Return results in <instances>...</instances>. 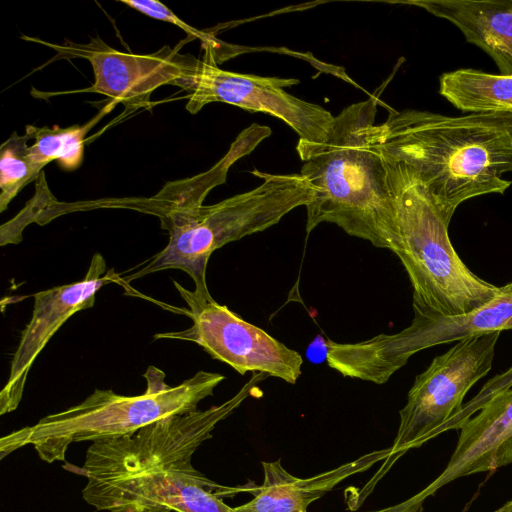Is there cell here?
Instances as JSON below:
<instances>
[{
	"label": "cell",
	"instance_id": "cell-1",
	"mask_svg": "<svg viewBox=\"0 0 512 512\" xmlns=\"http://www.w3.org/2000/svg\"><path fill=\"white\" fill-rule=\"evenodd\" d=\"M384 158L407 165L440 212L451 221L458 206L477 196L503 194L512 184V112L463 116L390 109L373 128Z\"/></svg>",
	"mask_w": 512,
	"mask_h": 512
},
{
	"label": "cell",
	"instance_id": "cell-2",
	"mask_svg": "<svg viewBox=\"0 0 512 512\" xmlns=\"http://www.w3.org/2000/svg\"><path fill=\"white\" fill-rule=\"evenodd\" d=\"M251 173L262 179L260 185L212 205L165 188L150 198L146 212L160 219L161 228L168 232V243L148 260L119 273L124 288L133 280L174 269L192 279L194 290L188 293L194 300H214L206 282L211 254L274 226L313 198V187L300 173L272 174L256 169Z\"/></svg>",
	"mask_w": 512,
	"mask_h": 512
},
{
	"label": "cell",
	"instance_id": "cell-3",
	"mask_svg": "<svg viewBox=\"0 0 512 512\" xmlns=\"http://www.w3.org/2000/svg\"><path fill=\"white\" fill-rule=\"evenodd\" d=\"M378 103L372 95L344 108L323 142L298 140L300 174L313 187L307 233L327 222L388 249L394 209L385 160L373 141Z\"/></svg>",
	"mask_w": 512,
	"mask_h": 512
},
{
	"label": "cell",
	"instance_id": "cell-4",
	"mask_svg": "<svg viewBox=\"0 0 512 512\" xmlns=\"http://www.w3.org/2000/svg\"><path fill=\"white\" fill-rule=\"evenodd\" d=\"M384 158V157H383ZM394 221L388 249L400 259L413 288V311L442 316L476 310L506 288L473 273L454 249L448 220L415 173L384 158Z\"/></svg>",
	"mask_w": 512,
	"mask_h": 512
},
{
	"label": "cell",
	"instance_id": "cell-5",
	"mask_svg": "<svg viewBox=\"0 0 512 512\" xmlns=\"http://www.w3.org/2000/svg\"><path fill=\"white\" fill-rule=\"evenodd\" d=\"M143 377V394L120 395L96 388L81 403L49 414L32 426L23 427L1 439V458L26 445L48 462L65 460L76 442H99L136 433L161 419L193 412L225 379L219 373L198 371L176 386L165 382V373L150 365Z\"/></svg>",
	"mask_w": 512,
	"mask_h": 512
},
{
	"label": "cell",
	"instance_id": "cell-6",
	"mask_svg": "<svg viewBox=\"0 0 512 512\" xmlns=\"http://www.w3.org/2000/svg\"><path fill=\"white\" fill-rule=\"evenodd\" d=\"M413 312L411 324L395 334H380L357 343L327 340L328 365L345 377L383 384L419 351L493 331L510 330L512 282L486 305L461 315Z\"/></svg>",
	"mask_w": 512,
	"mask_h": 512
},
{
	"label": "cell",
	"instance_id": "cell-7",
	"mask_svg": "<svg viewBox=\"0 0 512 512\" xmlns=\"http://www.w3.org/2000/svg\"><path fill=\"white\" fill-rule=\"evenodd\" d=\"M500 333L456 342L416 376L399 411V427L381 471L388 470L408 450L446 432L447 424L462 410L468 391L491 370Z\"/></svg>",
	"mask_w": 512,
	"mask_h": 512
},
{
	"label": "cell",
	"instance_id": "cell-8",
	"mask_svg": "<svg viewBox=\"0 0 512 512\" xmlns=\"http://www.w3.org/2000/svg\"><path fill=\"white\" fill-rule=\"evenodd\" d=\"M193 450L95 481L83 499L108 512H237L222 499L232 489L207 478L192 465Z\"/></svg>",
	"mask_w": 512,
	"mask_h": 512
},
{
	"label": "cell",
	"instance_id": "cell-9",
	"mask_svg": "<svg viewBox=\"0 0 512 512\" xmlns=\"http://www.w3.org/2000/svg\"><path fill=\"white\" fill-rule=\"evenodd\" d=\"M296 78L265 77L223 70L210 61L195 59L179 84L187 91L186 110L191 114L212 102H223L249 112L272 115L290 126L299 140L320 143L334 122L331 112L307 102L285 88L299 84Z\"/></svg>",
	"mask_w": 512,
	"mask_h": 512
},
{
	"label": "cell",
	"instance_id": "cell-10",
	"mask_svg": "<svg viewBox=\"0 0 512 512\" xmlns=\"http://www.w3.org/2000/svg\"><path fill=\"white\" fill-rule=\"evenodd\" d=\"M188 305L183 313L192 325L178 332H163L155 339L194 342L213 359L222 361L239 374L264 373L294 384L301 375L302 356L273 338L261 328L243 320L227 306L215 300L199 302L174 281Z\"/></svg>",
	"mask_w": 512,
	"mask_h": 512
},
{
	"label": "cell",
	"instance_id": "cell-11",
	"mask_svg": "<svg viewBox=\"0 0 512 512\" xmlns=\"http://www.w3.org/2000/svg\"><path fill=\"white\" fill-rule=\"evenodd\" d=\"M39 43L42 40L27 38ZM188 39L187 41H190ZM181 41L171 48L166 45L155 53L132 54L118 51L99 37L86 44L67 41L63 45L44 43L57 52L58 58H84L91 63L94 83L79 92H95L121 103L128 110L149 108L152 93L163 85L179 86L188 74L195 57L179 53Z\"/></svg>",
	"mask_w": 512,
	"mask_h": 512
},
{
	"label": "cell",
	"instance_id": "cell-12",
	"mask_svg": "<svg viewBox=\"0 0 512 512\" xmlns=\"http://www.w3.org/2000/svg\"><path fill=\"white\" fill-rule=\"evenodd\" d=\"M109 283L123 286L119 274L113 268L107 270L103 256L95 253L82 280L33 295L31 319L21 332L8 380L0 393L1 415L18 407L29 371L52 336L72 315L91 308L97 292Z\"/></svg>",
	"mask_w": 512,
	"mask_h": 512
},
{
	"label": "cell",
	"instance_id": "cell-13",
	"mask_svg": "<svg viewBox=\"0 0 512 512\" xmlns=\"http://www.w3.org/2000/svg\"><path fill=\"white\" fill-rule=\"evenodd\" d=\"M512 463V389L501 390L460 428L456 447L444 470L417 493L426 500L452 481L491 472Z\"/></svg>",
	"mask_w": 512,
	"mask_h": 512
},
{
	"label": "cell",
	"instance_id": "cell-14",
	"mask_svg": "<svg viewBox=\"0 0 512 512\" xmlns=\"http://www.w3.org/2000/svg\"><path fill=\"white\" fill-rule=\"evenodd\" d=\"M389 448L369 452L331 470L308 478L290 474L278 459L262 462L264 481L254 498L235 507L237 512H307L309 505L345 479L386 460Z\"/></svg>",
	"mask_w": 512,
	"mask_h": 512
},
{
	"label": "cell",
	"instance_id": "cell-15",
	"mask_svg": "<svg viewBox=\"0 0 512 512\" xmlns=\"http://www.w3.org/2000/svg\"><path fill=\"white\" fill-rule=\"evenodd\" d=\"M409 4L456 26L487 53L501 75L512 76V0H419Z\"/></svg>",
	"mask_w": 512,
	"mask_h": 512
},
{
	"label": "cell",
	"instance_id": "cell-16",
	"mask_svg": "<svg viewBox=\"0 0 512 512\" xmlns=\"http://www.w3.org/2000/svg\"><path fill=\"white\" fill-rule=\"evenodd\" d=\"M440 94L470 113L512 112V76L458 69L440 77Z\"/></svg>",
	"mask_w": 512,
	"mask_h": 512
},
{
	"label": "cell",
	"instance_id": "cell-17",
	"mask_svg": "<svg viewBox=\"0 0 512 512\" xmlns=\"http://www.w3.org/2000/svg\"><path fill=\"white\" fill-rule=\"evenodd\" d=\"M98 119L67 128L27 125L25 133L33 140L29 154L37 168L42 171L48 163L57 161L64 170L77 169L83 160L85 136Z\"/></svg>",
	"mask_w": 512,
	"mask_h": 512
},
{
	"label": "cell",
	"instance_id": "cell-18",
	"mask_svg": "<svg viewBox=\"0 0 512 512\" xmlns=\"http://www.w3.org/2000/svg\"><path fill=\"white\" fill-rule=\"evenodd\" d=\"M28 134L13 133L0 148V212L41 172L29 154Z\"/></svg>",
	"mask_w": 512,
	"mask_h": 512
},
{
	"label": "cell",
	"instance_id": "cell-19",
	"mask_svg": "<svg viewBox=\"0 0 512 512\" xmlns=\"http://www.w3.org/2000/svg\"><path fill=\"white\" fill-rule=\"evenodd\" d=\"M120 2L148 17L165 21L181 28L186 32L187 37L191 39L199 38L207 43L211 40L208 33L190 26L174 14L167 6L156 0H120Z\"/></svg>",
	"mask_w": 512,
	"mask_h": 512
},
{
	"label": "cell",
	"instance_id": "cell-20",
	"mask_svg": "<svg viewBox=\"0 0 512 512\" xmlns=\"http://www.w3.org/2000/svg\"><path fill=\"white\" fill-rule=\"evenodd\" d=\"M423 503L424 501L419 499L415 494L397 505L370 512H423ZM495 512H512V500L504 504Z\"/></svg>",
	"mask_w": 512,
	"mask_h": 512
}]
</instances>
